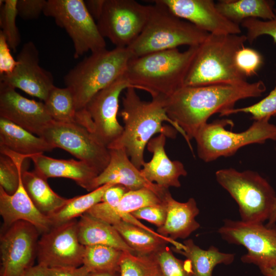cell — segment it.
<instances>
[{
  "label": "cell",
  "mask_w": 276,
  "mask_h": 276,
  "mask_svg": "<svg viewBox=\"0 0 276 276\" xmlns=\"http://www.w3.org/2000/svg\"><path fill=\"white\" fill-rule=\"evenodd\" d=\"M166 245L154 252L161 276H193L189 261H183L176 258Z\"/></svg>",
  "instance_id": "obj_36"
},
{
  "label": "cell",
  "mask_w": 276,
  "mask_h": 276,
  "mask_svg": "<svg viewBox=\"0 0 276 276\" xmlns=\"http://www.w3.org/2000/svg\"><path fill=\"white\" fill-rule=\"evenodd\" d=\"M181 249L172 247V250L187 258L193 276H213L214 268L219 264L229 265L235 259V254L219 251L214 246L203 249L196 245L192 239L183 242Z\"/></svg>",
  "instance_id": "obj_26"
},
{
  "label": "cell",
  "mask_w": 276,
  "mask_h": 276,
  "mask_svg": "<svg viewBox=\"0 0 276 276\" xmlns=\"http://www.w3.org/2000/svg\"><path fill=\"white\" fill-rule=\"evenodd\" d=\"M47 2L45 0H17L18 15L25 20L37 18L43 13Z\"/></svg>",
  "instance_id": "obj_41"
},
{
  "label": "cell",
  "mask_w": 276,
  "mask_h": 276,
  "mask_svg": "<svg viewBox=\"0 0 276 276\" xmlns=\"http://www.w3.org/2000/svg\"><path fill=\"white\" fill-rule=\"evenodd\" d=\"M128 87L132 86L123 75L97 93L85 108L93 122V135L107 148L123 132L124 127L117 119L119 97Z\"/></svg>",
  "instance_id": "obj_15"
},
{
  "label": "cell",
  "mask_w": 276,
  "mask_h": 276,
  "mask_svg": "<svg viewBox=\"0 0 276 276\" xmlns=\"http://www.w3.org/2000/svg\"><path fill=\"white\" fill-rule=\"evenodd\" d=\"M113 226L136 255L153 254L169 243L178 249H181L183 246V243L169 237L153 234L122 220Z\"/></svg>",
  "instance_id": "obj_29"
},
{
  "label": "cell",
  "mask_w": 276,
  "mask_h": 276,
  "mask_svg": "<svg viewBox=\"0 0 276 276\" xmlns=\"http://www.w3.org/2000/svg\"><path fill=\"white\" fill-rule=\"evenodd\" d=\"M0 147L30 157L54 149L43 138L2 118H0Z\"/></svg>",
  "instance_id": "obj_25"
},
{
  "label": "cell",
  "mask_w": 276,
  "mask_h": 276,
  "mask_svg": "<svg viewBox=\"0 0 276 276\" xmlns=\"http://www.w3.org/2000/svg\"><path fill=\"white\" fill-rule=\"evenodd\" d=\"M264 276H276V265L259 268Z\"/></svg>",
  "instance_id": "obj_48"
},
{
  "label": "cell",
  "mask_w": 276,
  "mask_h": 276,
  "mask_svg": "<svg viewBox=\"0 0 276 276\" xmlns=\"http://www.w3.org/2000/svg\"><path fill=\"white\" fill-rule=\"evenodd\" d=\"M30 159L34 164V170L45 179H71L88 191L91 182L99 174L95 168L80 160L56 159L43 153L33 155Z\"/></svg>",
  "instance_id": "obj_22"
},
{
  "label": "cell",
  "mask_w": 276,
  "mask_h": 276,
  "mask_svg": "<svg viewBox=\"0 0 276 276\" xmlns=\"http://www.w3.org/2000/svg\"><path fill=\"white\" fill-rule=\"evenodd\" d=\"M235 61L238 69L247 78L257 74L263 63V58L258 51L243 46L237 52Z\"/></svg>",
  "instance_id": "obj_38"
},
{
  "label": "cell",
  "mask_w": 276,
  "mask_h": 276,
  "mask_svg": "<svg viewBox=\"0 0 276 276\" xmlns=\"http://www.w3.org/2000/svg\"><path fill=\"white\" fill-rule=\"evenodd\" d=\"M0 26L2 32L11 49L15 52L20 43V36L16 25L18 15L17 0L0 1Z\"/></svg>",
  "instance_id": "obj_34"
},
{
  "label": "cell",
  "mask_w": 276,
  "mask_h": 276,
  "mask_svg": "<svg viewBox=\"0 0 276 276\" xmlns=\"http://www.w3.org/2000/svg\"><path fill=\"white\" fill-rule=\"evenodd\" d=\"M163 202V199L149 189L128 191L120 201L117 211L120 217L121 214L131 213L140 209Z\"/></svg>",
  "instance_id": "obj_35"
},
{
  "label": "cell",
  "mask_w": 276,
  "mask_h": 276,
  "mask_svg": "<svg viewBox=\"0 0 276 276\" xmlns=\"http://www.w3.org/2000/svg\"><path fill=\"white\" fill-rule=\"evenodd\" d=\"M266 90L262 80L242 84L183 86L163 103L168 116L183 131L192 150L190 141L213 114L219 113L221 117L225 116L238 101L261 97Z\"/></svg>",
  "instance_id": "obj_1"
},
{
  "label": "cell",
  "mask_w": 276,
  "mask_h": 276,
  "mask_svg": "<svg viewBox=\"0 0 276 276\" xmlns=\"http://www.w3.org/2000/svg\"><path fill=\"white\" fill-rule=\"evenodd\" d=\"M150 9L134 0H105L97 20L100 33L116 47L127 48L143 31Z\"/></svg>",
  "instance_id": "obj_11"
},
{
  "label": "cell",
  "mask_w": 276,
  "mask_h": 276,
  "mask_svg": "<svg viewBox=\"0 0 276 276\" xmlns=\"http://www.w3.org/2000/svg\"><path fill=\"white\" fill-rule=\"evenodd\" d=\"M265 119L254 121L245 131L234 132L225 127L233 126L232 120L223 119L207 123L197 132L194 139L198 157L206 163L220 157L234 155L241 147L251 144H263L267 140L276 141V125Z\"/></svg>",
  "instance_id": "obj_7"
},
{
  "label": "cell",
  "mask_w": 276,
  "mask_h": 276,
  "mask_svg": "<svg viewBox=\"0 0 276 276\" xmlns=\"http://www.w3.org/2000/svg\"><path fill=\"white\" fill-rule=\"evenodd\" d=\"M274 4L271 0H221L216 3V6L225 17L240 25L250 18L263 20L274 19Z\"/></svg>",
  "instance_id": "obj_28"
},
{
  "label": "cell",
  "mask_w": 276,
  "mask_h": 276,
  "mask_svg": "<svg viewBox=\"0 0 276 276\" xmlns=\"http://www.w3.org/2000/svg\"><path fill=\"white\" fill-rule=\"evenodd\" d=\"M17 65L10 74L0 75V82L18 88L43 102L55 86L52 73L39 64V51L32 41L26 42L16 57Z\"/></svg>",
  "instance_id": "obj_16"
},
{
  "label": "cell",
  "mask_w": 276,
  "mask_h": 276,
  "mask_svg": "<svg viewBox=\"0 0 276 276\" xmlns=\"http://www.w3.org/2000/svg\"><path fill=\"white\" fill-rule=\"evenodd\" d=\"M90 271L84 265L78 267H46V276H86Z\"/></svg>",
  "instance_id": "obj_43"
},
{
  "label": "cell",
  "mask_w": 276,
  "mask_h": 276,
  "mask_svg": "<svg viewBox=\"0 0 276 276\" xmlns=\"http://www.w3.org/2000/svg\"><path fill=\"white\" fill-rule=\"evenodd\" d=\"M246 41L244 34H209L198 46L184 86L246 82L235 61L237 52Z\"/></svg>",
  "instance_id": "obj_4"
},
{
  "label": "cell",
  "mask_w": 276,
  "mask_h": 276,
  "mask_svg": "<svg viewBox=\"0 0 276 276\" xmlns=\"http://www.w3.org/2000/svg\"><path fill=\"white\" fill-rule=\"evenodd\" d=\"M53 121L77 123V110L71 89L54 86L43 102Z\"/></svg>",
  "instance_id": "obj_31"
},
{
  "label": "cell",
  "mask_w": 276,
  "mask_h": 276,
  "mask_svg": "<svg viewBox=\"0 0 276 276\" xmlns=\"http://www.w3.org/2000/svg\"><path fill=\"white\" fill-rule=\"evenodd\" d=\"M40 137L54 148H61L95 168L99 174L110 160L109 149L84 127L75 123L52 121Z\"/></svg>",
  "instance_id": "obj_12"
},
{
  "label": "cell",
  "mask_w": 276,
  "mask_h": 276,
  "mask_svg": "<svg viewBox=\"0 0 276 276\" xmlns=\"http://www.w3.org/2000/svg\"><path fill=\"white\" fill-rule=\"evenodd\" d=\"M21 178L24 187L33 204L46 216L55 213L68 200L56 193L49 185L47 179L34 170L29 171L24 168Z\"/></svg>",
  "instance_id": "obj_27"
},
{
  "label": "cell",
  "mask_w": 276,
  "mask_h": 276,
  "mask_svg": "<svg viewBox=\"0 0 276 276\" xmlns=\"http://www.w3.org/2000/svg\"><path fill=\"white\" fill-rule=\"evenodd\" d=\"M21 276H46L45 267L38 264L27 269Z\"/></svg>",
  "instance_id": "obj_46"
},
{
  "label": "cell",
  "mask_w": 276,
  "mask_h": 276,
  "mask_svg": "<svg viewBox=\"0 0 276 276\" xmlns=\"http://www.w3.org/2000/svg\"><path fill=\"white\" fill-rule=\"evenodd\" d=\"M243 112L249 113L254 121L269 119L276 116V79L275 85L269 94L259 102L251 105L228 111L225 116L234 113Z\"/></svg>",
  "instance_id": "obj_37"
},
{
  "label": "cell",
  "mask_w": 276,
  "mask_h": 276,
  "mask_svg": "<svg viewBox=\"0 0 276 276\" xmlns=\"http://www.w3.org/2000/svg\"><path fill=\"white\" fill-rule=\"evenodd\" d=\"M215 176L218 183L237 203L241 221L263 223L268 220L276 194L265 178L255 171L240 172L233 168L219 170Z\"/></svg>",
  "instance_id": "obj_8"
},
{
  "label": "cell",
  "mask_w": 276,
  "mask_h": 276,
  "mask_svg": "<svg viewBox=\"0 0 276 276\" xmlns=\"http://www.w3.org/2000/svg\"><path fill=\"white\" fill-rule=\"evenodd\" d=\"M86 276H120L118 271H89Z\"/></svg>",
  "instance_id": "obj_47"
},
{
  "label": "cell",
  "mask_w": 276,
  "mask_h": 276,
  "mask_svg": "<svg viewBox=\"0 0 276 276\" xmlns=\"http://www.w3.org/2000/svg\"><path fill=\"white\" fill-rule=\"evenodd\" d=\"M136 219L146 220L155 225L157 228L162 226L166 220L167 209L165 201L159 204L148 206L130 213Z\"/></svg>",
  "instance_id": "obj_40"
},
{
  "label": "cell",
  "mask_w": 276,
  "mask_h": 276,
  "mask_svg": "<svg viewBox=\"0 0 276 276\" xmlns=\"http://www.w3.org/2000/svg\"><path fill=\"white\" fill-rule=\"evenodd\" d=\"M85 247L79 242L75 220L53 226L39 239L38 264L46 267L83 265Z\"/></svg>",
  "instance_id": "obj_14"
},
{
  "label": "cell",
  "mask_w": 276,
  "mask_h": 276,
  "mask_svg": "<svg viewBox=\"0 0 276 276\" xmlns=\"http://www.w3.org/2000/svg\"><path fill=\"white\" fill-rule=\"evenodd\" d=\"M122 104L120 116L124 124L123 132L108 148L123 149L139 169L145 162V148L156 133L174 139L178 131L186 139L183 131L168 116L163 102L143 101L135 88L128 87L122 98Z\"/></svg>",
  "instance_id": "obj_2"
},
{
  "label": "cell",
  "mask_w": 276,
  "mask_h": 276,
  "mask_svg": "<svg viewBox=\"0 0 276 276\" xmlns=\"http://www.w3.org/2000/svg\"><path fill=\"white\" fill-rule=\"evenodd\" d=\"M276 221V200L272 207L267 225L272 226L275 224Z\"/></svg>",
  "instance_id": "obj_49"
},
{
  "label": "cell",
  "mask_w": 276,
  "mask_h": 276,
  "mask_svg": "<svg viewBox=\"0 0 276 276\" xmlns=\"http://www.w3.org/2000/svg\"><path fill=\"white\" fill-rule=\"evenodd\" d=\"M131 58L127 48L116 47L91 53L72 68L63 79L73 94L77 111L85 109L97 93L123 76Z\"/></svg>",
  "instance_id": "obj_6"
},
{
  "label": "cell",
  "mask_w": 276,
  "mask_h": 276,
  "mask_svg": "<svg viewBox=\"0 0 276 276\" xmlns=\"http://www.w3.org/2000/svg\"><path fill=\"white\" fill-rule=\"evenodd\" d=\"M83 265L90 271H120V263L123 251L104 245L85 246Z\"/></svg>",
  "instance_id": "obj_32"
},
{
  "label": "cell",
  "mask_w": 276,
  "mask_h": 276,
  "mask_svg": "<svg viewBox=\"0 0 276 276\" xmlns=\"http://www.w3.org/2000/svg\"><path fill=\"white\" fill-rule=\"evenodd\" d=\"M5 227L0 237V276H21L34 266L40 234L25 221Z\"/></svg>",
  "instance_id": "obj_13"
},
{
  "label": "cell",
  "mask_w": 276,
  "mask_h": 276,
  "mask_svg": "<svg viewBox=\"0 0 276 276\" xmlns=\"http://www.w3.org/2000/svg\"><path fill=\"white\" fill-rule=\"evenodd\" d=\"M163 200L167 205V218L164 224L157 228V233L175 240L187 238L199 228L195 219L199 210L193 198L180 202L175 200L168 190Z\"/></svg>",
  "instance_id": "obj_23"
},
{
  "label": "cell",
  "mask_w": 276,
  "mask_h": 276,
  "mask_svg": "<svg viewBox=\"0 0 276 276\" xmlns=\"http://www.w3.org/2000/svg\"><path fill=\"white\" fill-rule=\"evenodd\" d=\"M112 184H105L89 193L68 199L62 207L48 217L53 226H57L81 217L95 204L101 202L106 190Z\"/></svg>",
  "instance_id": "obj_30"
},
{
  "label": "cell",
  "mask_w": 276,
  "mask_h": 276,
  "mask_svg": "<svg viewBox=\"0 0 276 276\" xmlns=\"http://www.w3.org/2000/svg\"><path fill=\"white\" fill-rule=\"evenodd\" d=\"M105 0L84 1L86 7L94 19L99 18L102 11Z\"/></svg>",
  "instance_id": "obj_45"
},
{
  "label": "cell",
  "mask_w": 276,
  "mask_h": 276,
  "mask_svg": "<svg viewBox=\"0 0 276 276\" xmlns=\"http://www.w3.org/2000/svg\"><path fill=\"white\" fill-rule=\"evenodd\" d=\"M10 49L5 36L0 31V75L11 73L17 65Z\"/></svg>",
  "instance_id": "obj_42"
},
{
  "label": "cell",
  "mask_w": 276,
  "mask_h": 276,
  "mask_svg": "<svg viewBox=\"0 0 276 276\" xmlns=\"http://www.w3.org/2000/svg\"><path fill=\"white\" fill-rule=\"evenodd\" d=\"M0 214L5 226L25 221L35 226L41 234L53 227L49 217L41 213L33 204L24 187L21 176L18 188L13 195L8 194L0 187Z\"/></svg>",
  "instance_id": "obj_21"
},
{
  "label": "cell",
  "mask_w": 276,
  "mask_h": 276,
  "mask_svg": "<svg viewBox=\"0 0 276 276\" xmlns=\"http://www.w3.org/2000/svg\"><path fill=\"white\" fill-rule=\"evenodd\" d=\"M218 233L230 244L242 245L247 252L241 260L259 268L276 265V225L225 219Z\"/></svg>",
  "instance_id": "obj_10"
},
{
  "label": "cell",
  "mask_w": 276,
  "mask_h": 276,
  "mask_svg": "<svg viewBox=\"0 0 276 276\" xmlns=\"http://www.w3.org/2000/svg\"><path fill=\"white\" fill-rule=\"evenodd\" d=\"M153 2L143 31L127 48L132 58L183 45L199 46L208 37L209 33L175 15L159 0Z\"/></svg>",
  "instance_id": "obj_5"
},
{
  "label": "cell",
  "mask_w": 276,
  "mask_h": 276,
  "mask_svg": "<svg viewBox=\"0 0 276 276\" xmlns=\"http://www.w3.org/2000/svg\"><path fill=\"white\" fill-rule=\"evenodd\" d=\"M79 242L84 246L104 245L136 255L125 242L114 227L85 213L77 221Z\"/></svg>",
  "instance_id": "obj_24"
},
{
  "label": "cell",
  "mask_w": 276,
  "mask_h": 276,
  "mask_svg": "<svg viewBox=\"0 0 276 276\" xmlns=\"http://www.w3.org/2000/svg\"><path fill=\"white\" fill-rule=\"evenodd\" d=\"M43 14L54 18L72 40L74 57L78 58L88 51L91 53L106 49L105 38L82 0H48Z\"/></svg>",
  "instance_id": "obj_9"
},
{
  "label": "cell",
  "mask_w": 276,
  "mask_h": 276,
  "mask_svg": "<svg viewBox=\"0 0 276 276\" xmlns=\"http://www.w3.org/2000/svg\"><path fill=\"white\" fill-rule=\"evenodd\" d=\"M175 15L209 34H241L238 25L225 17L212 0H159Z\"/></svg>",
  "instance_id": "obj_18"
},
{
  "label": "cell",
  "mask_w": 276,
  "mask_h": 276,
  "mask_svg": "<svg viewBox=\"0 0 276 276\" xmlns=\"http://www.w3.org/2000/svg\"><path fill=\"white\" fill-rule=\"evenodd\" d=\"M110 160L107 166L91 182L88 192L105 185H120L129 191L148 188L163 199L168 189L162 188L147 180L141 170L131 162L122 149H109Z\"/></svg>",
  "instance_id": "obj_19"
},
{
  "label": "cell",
  "mask_w": 276,
  "mask_h": 276,
  "mask_svg": "<svg viewBox=\"0 0 276 276\" xmlns=\"http://www.w3.org/2000/svg\"><path fill=\"white\" fill-rule=\"evenodd\" d=\"M198 46L178 48L131 58L124 76L132 87L147 91L163 102L183 87Z\"/></svg>",
  "instance_id": "obj_3"
},
{
  "label": "cell",
  "mask_w": 276,
  "mask_h": 276,
  "mask_svg": "<svg viewBox=\"0 0 276 276\" xmlns=\"http://www.w3.org/2000/svg\"><path fill=\"white\" fill-rule=\"evenodd\" d=\"M129 190L120 185H114L108 188L104 192L101 202L118 205L124 195Z\"/></svg>",
  "instance_id": "obj_44"
},
{
  "label": "cell",
  "mask_w": 276,
  "mask_h": 276,
  "mask_svg": "<svg viewBox=\"0 0 276 276\" xmlns=\"http://www.w3.org/2000/svg\"><path fill=\"white\" fill-rule=\"evenodd\" d=\"M120 267V276H161L154 253L136 255L123 251Z\"/></svg>",
  "instance_id": "obj_33"
},
{
  "label": "cell",
  "mask_w": 276,
  "mask_h": 276,
  "mask_svg": "<svg viewBox=\"0 0 276 276\" xmlns=\"http://www.w3.org/2000/svg\"><path fill=\"white\" fill-rule=\"evenodd\" d=\"M166 138L164 134H159L149 141L147 147L152 157L143 164L141 172L147 180L162 188H179V177L187 176V172L181 162L172 161L167 156L165 150Z\"/></svg>",
  "instance_id": "obj_20"
},
{
  "label": "cell",
  "mask_w": 276,
  "mask_h": 276,
  "mask_svg": "<svg viewBox=\"0 0 276 276\" xmlns=\"http://www.w3.org/2000/svg\"><path fill=\"white\" fill-rule=\"evenodd\" d=\"M241 25L246 30L247 41L250 44L262 35L270 36L276 43V17L270 20L248 18L244 20Z\"/></svg>",
  "instance_id": "obj_39"
},
{
  "label": "cell",
  "mask_w": 276,
  "mask_h": 276,
  "mask_svg": "<svg viewBox=\"0 0 276 276\" xmlns=\"http://www.w3.org/2000/svg\"><path fill=\"white\" fill-rule=\"evenodd\" d=\"M0 118L40 136L53 121L43 102L28 99L0 82Z\"/></svg>",
  "instance_id": "obj_17"
}]
</instances>
